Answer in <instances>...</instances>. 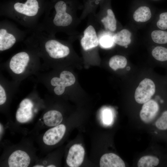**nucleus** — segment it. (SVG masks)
I'll return each instance as SVG.
<instances>
[{
    "instance_id": "nucleus-1",
    "label": "nucleus",
    "mask_w": 167,
    "mask_h": 167,
    "mask_svg": "<svg viewBox=\"0 0 167 167\" xmlns=\"http://www.w3.org/2000/svg\"><path fill=\"white\" fill-rule=\"evenodd\" d=\"M83 8V4L78 0L49 1L45 11L44 22L39 26L54 34L62 32L76 36L78 34L77 27L81 21L77 13L79 9Z\"/></svg>"
},
{
    "instance_id": "nucleus-2",
    "label": "nucleus",
    "mask_w": 167,
    "mask_h": 167,
    "mask_svg": "<svg viewBox=\"0 0 167 167\" xmlns=\"http://www.w3.org/2000/svg\"><path fill=\"white\" fill-rule=\"evenodd\" d=\"M48 0H11L1 4V14L33 29L37 20L45 12Z\"/></svg>"
},
{
    "instance_id": "nucleus-3",
    "label": "nucleus",
    "mask_w": 167,
    "mask_h": 167,
    "mask_svg": "<svg viewBox=\"0 0 167 167\" xmlns=\"http://www.w3.org/2000/svg\"><path fill=\"white\" fill-rule=\"evenodd\" d=\"M24 33L10 23L0 24V51H3L12 48L19 39L23 38Z\"/></svg>"
},
{
    "instance_id": "nucleus-4",
    "label": "nucleus",
    "mask_w": 167,
    "mask_h": 167,
    "mask_svg": "<svg viewBox=\"0 0 167 167\" xmlns=\"http://www.w3.org/2000/svg\"><path fill=\"white\" fill-rule=\"evenodd\" d=\"M106 6V1L103 0L99 5V12L93 16L98 25L104 28L103 30L113 32L117 28L116 20L112 10Z\"/></svg>"
},
{
    "instance_id": "nucleus-5",
    "label": "nucleus",
    "mask_w": 167,
    "mask_h": 167,
    "mask_svg": "<svg viewBox=\"0 0 167 167\" xmlns=\"http://www.w3.org/2000/svg\"><path fill=\"white\" fill-rule=\"evenodd\" d=\"M31 56L28 52L25 51L19 52L13 56L9 63L11 71L17 75L23 74L31 61Z\"/></svg>"
},
{
    "instance_id": "nucleus-6",
    "label": "nucleus",
    "mask_w": 167,
    "mask_h": 167,
    "mask_svg": "<svg viewBox=\"0 0 167 167\" xmlns=\"http://www.w3.org/2000/svg\"><path fill=\"white\" fill-rule=\"evenodd\" d=\"M155 91V86L153 81L145 78L139 83L135 94L136 101L140 104H144L150 100Z\"/></svg>"
},
{
    "instance_id": "nucleus-7",
    "label": "nucleus",
    "mask_w": 167,
    "mask_h": 167,
    "mask_svg": "<svg viewBox=\"0 0 167 167\" xmlns=\"http://www.w3.org/2000/svg\"><path fill=\"white\" fill-rule=\"evenodd\" d=\"M75 78L71 72L67 71H62L59 77H55L50 81L51 85L55 87L54 89V93L57 95H61L65 92V88L73 84Z\"/></svg>"
},
{
    "instance_id": "nucleus-8",
    "label": "nucleus",
    "mask_w": 167,
    "mask_h": 167,
    "mask_svg": "<svg viewBox=\"0 0 167 167\" xmlns=\"http://www.w3.org/2000/svg\"><path fill=\"white\" fill-rule=\"evenodd\" d=\"M33 104L28 98H25L20 102L17 110L15 117L21 123H26L31 120L33 116L32 109Z\"/></svg>"
},
{
    "instance_id": "nucleus-9",
    "label": "nucleus",
    "mask_w": 167,
    "mask_h": 167,
    "mask_svg": "<svg viewBox=\"0 0 167 167\" xmlns=\"http://www.w3.org/2000/svg\"><path fill=\"white\" fill-rule=\"evenodd\" d=\"M85 154L84 148L79 144H75L70 148L66 159L67 165L70 167H78L83 163Z\"/></svg>"
},
{
    "instance_id": "nucleus-10",
    "label": "nucleus",
    "mask_w": 167,
    "mask_h": 167,
    "mask_svg": "<svg viewBox=\"0 0 167 167\" xmlns=\"http://www.w3.org/2000/svg\"><path fill=\"white\" fill-rule=\"evenodd\" d=\"M66 131V127L62 124L49 129L43 135L44 143L47 145H53L57 144L62 139Z\"/></svg>"
},
{
    "instance_id": "nucleus-11",
    "label": "nucleus",
    "mask_w": 167,
    "mask_h": 167,
    "mask_svg": "<svg viewBox=\"0 0 167 167\" xmlns=\"http://www.w3.org/2000/svg\"><path fill=\"white\" fill-rule=\"evenodd\" d=\"M159 109L157 103L153 100H150L143 104L140 112V117L144 122L148 123L154 119Z\"/></svg>"
},
{
    "instance_id": "nucleus-12",
    "label": "nucleus",
    "mask_w": 167,
    "mask_h": 167,
    "mask_svg": "<svg viewBox=\"0 0 167 167\" xmlns=\"http://www.w3.org/2000/svg\"><path fill=\"white\" fill-rule=\"evenodd\" d=\"M30 158L25 152L17 150L9 156L8 163L10 167H27L30 162Z\"/></svg>"
},
{
    "instance_id": "nucleus-13",
    "label": "nucleus",
    "mask_w": 167,
    "mask_h": 167,
    "mask_svg": "<svg viewBox=\"0 0 167 167\" xmlns=\"http://www.w3.org/2000/svg\"><path fill=\"white\" fill-rule=\"evenodd\" d=\"M101 167H125V165L123 160L118 156L113 153L104 154L100 161Z\"/></svg>"
},
{
    "instance_id": "nucleus-14",
    "label": "nucleus",
    "mask_w": 167,
    "mask_h": 167,
    "mask_svg": "<svg viewBox=\"0 0 167 167\" xmlns=\"http://www.w3.org/2000/svg\"><path fill=\"white\" fill-rule=\"evenodd\" d=\"M43 119L44 123L47 126H56L62 122L63 117L59 111L56 110H50L44 114Z\"/></svg>"
},
{
    "instance_id": "nucleus-15",
    "label": "nucleus",
    "mask_w": 167,
    "mask_h": 167,
    "mask_svg": "<svg viewBox=\"0 0 167 167\" xmlns=\"http://www.w3.org/2000/svg\"><path fill=\"white\" fill-rule=\"evenodd\" d=\"M131 32L128 30L124 29L113 35V38L114 43L125 46L131 43Z\"/></svg>"
},
{
    "instance_id": "nucleus-16",
    "label": "nucleus",
    "mask_w": 167,
    "mask_h": 167,
    "mask_svg": "<svg viewBox=\"0 0 167 167\" xmlns=\"http://www.w3.org/2000/svg\"><path fill=\"white\" fill-rule=\"evenodd\" d=\"M134 19L137 22H145L151 17V13L149 8L146 6L138 8L134 12Z\"/></svg>"
},
{
    "instance_id": "nucleus-17",
    "label": "nucleus",
    "mask_w": 167,
    "mask_h": 167,
    "mask_svg": "<svg viewBox=\"0 0 167 167\" xmlns=\"http://www.w3.org/2000/svg\"><path fill=\"white\" fill-rule=\"evenodd\" d=\"M104 30H100L98 32L99 38V45L102 48H108L112 47L114 43L113 35Z\"/></svg>"
},
{
    "instance_id": "nucleus-18",
    "label": "nucleus",
    "mask_w": 167,
    "mask_h": 167,
    "mask_svg": "<svg viewBox=\"0 0 167 167\" xmlns=\"http://www.w3.org/2000/svg\"><path fill=\"white\" fill-rule=\"evenodd\" d=\"M127 60L124 56L117 55L111 57L109 61V66L114 70L119 68H123L126 66Z\"/></svg>"
},
{
    "instance_id": "nucleus-19",
    "label": "nucleus",
    "mask_w": 167,
    "mask_h": 167,
    "mask_svg": "<svg viewBox=\"0 0 167 167\" xmlns=\"http://www.w3.org/2000/svg\"><path fill=\"white\" fill-rule=\"evenodd\" d=\"M159 162L158 158L152 156H142L139 160L137 166L139 167H153L158 165Z\"/></svg>"
},
{
    "instance_id": "nucleus-20",
    "label": "nucleus",
    "mask_w": 167,
    "mask_h": 167,
    "mask_svg": "<svg viewBox=\"0 0 167 167\" xmlns=\"http://www.w3.org/2000/svg\"><path fill=\"white\" fill-rule=\"evenodd\" d=\"M151 36L153 41L159 44L167 43V32L156 30L152 32Z\"/></svg>"
},
{
    "instance_id": "nucleus-21",
    "label": "nucleus",
    "mask_w": 167,
    "mask_h": 167,
    "mask_svg": "<svg viewBox=\"0 0 167 167\" xmlns=\"http://www.w3.org/2000/svg\"><path fill=\"white\" fill-rule=\"evenodd\" d=\"M153 57L160 61H167V48L160 46L156 47L152 52Z\"/></svg>"
},
{
    "instance_id": "nucleus-22",
    "label": "nucleus",
    "mask_w": 167,
    "mask_h": 167,
    "mask_svg": "<svg viewBox=\"0 0 167 167\" xmlns=\"http://www.w3.org/2000/svg\"><path fill=\"white\" fill-rule=\"evenodd\" d=\"M156 127L159 129L165 130L167 129V111H164L155 123Z\"/></svg>"
},
{
    "instance_id": "nucleus-23",
    "label": "nucleus",
    "mask_w": 167,
    "mask_h": 167,
    "mask_svg": "<svg viewBox=\"0 0 167 167\" xmlns=\"http://www.w3.org/2000/svg\"><path fill=\"white\" fill-rule=\"evenodd\" d=\"M159 17L156 23L157 27L162 30L167 29V12L161 14Z\"/></svg>"
},
{
    "instance_id": "nucleus-24",
    "label": "nucleus",
    "mask_w": 167,
    "mask_h": 167,
    "mask_svg": "<svg viewBox=\"0 0 167 167\" xmlns=\"http://www.w3.org/2000/svg\"><path fill=\"white\" fill-rule=\"evenodd\" d=\"M6 100V91L4 88L0 84V105L4 104Z\"/></svg>"
},
{
    "instance_id": "nucleus-25",
    "label": "nucleus",
    "mask_w": 167,
    "mask_h": 167,
    "mask_svg": "<svg viewBox=\"0 0 167 167\" xmlns=\"http://www.w3.org/2000/svg\"><path fill=\"white\" fill-rule=\"evenodd\" d=\"M33 167H44V166L43 165H35L33 166Z\"/></svg>"
},
{
    "instance_id": "nucleus-26",
    "label": "nucleus",
    "mask_w": 167,
    "mask_h": 167,
    "mask_svg": "<svg viewBox=\"0 0 167 167\" xmlns=\"http://www.w3.org/2000/svg\"><path fill=\"white\" fill-rule=\"evenodd\" d=\"M47 167H55L56 166L54 165H51L47 166Z\"/></svg>"
},
{
    "instance_id": "nucleus-27",
    "label": "nucleus",
    "mask_w": 167,
    "mask_h": 167,
    "mask_svg": "<svg viewBox=\"0 0 167 167\" xmlns=\"http://www.w3.org/2000/svg\"><path fill=\"white\" fill-rule=\"evenodd\" d=\"M125 48H126L127 47V45H126L124 46Z\"/></svg>"
},
{
    "instance_id": "nucleus-28",
    "label": "nucleus",
    "mask_w": 167,
    "mask_h": 167,
    "mask_svg": "<svg viewBox=\"0 0 167 167\" xmlns=\"http://www.w3.org/2000/svg\"><path fill=\"white\" fill-rule=\"evenodd\" d=\"M51 0V1H54V0Z\"/></svg>"
},
{
    "instance_id": "nucleus-29",
    "label": "nucleus",
    "mask_w": 167,
    "mask_h": 167,
    "mask_svg": "<svg viewBox=\"0 0 167 167\" xmlns=\"http://www.w3.org/2000/svg\"><path fill=\"white\" fill-rule=\"evenodd\" d=\"M84 0H83V1Z\"/></svg>"
}]
</instances>
